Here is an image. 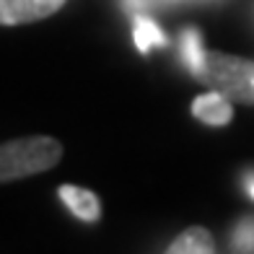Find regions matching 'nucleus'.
<instances>
[{
  "label": "nucleus",
  "instance_id": "1",
  "mask_svg": "<svg viewBox=\"0 0 254 254\" xmlns=\"http://www.w3.org/2000/svg\"><path fill=\"white\" fill-rule=\"evenodd\" d=\"M63 145L47 135L18 137L0 145V182H16L31 174H42L57 166Z\"/></svg>",
  "mask_w": 254,
  "mask_h": 254
},
{
  "label": "nucleus",
  "instance_id": "2",
  "mask_svg": "<svg viewBox=\"0 0 254 254\" xmlns=\"http://www.w3.org/2000/svg\"><path fill=\"white\" fill-rule=\"evenodd\" d=\"M202 83H210L223 96L254 104V63L221 52H207Z\"/></svg>",
  "mask_w": 254,
  "mask_h": 254
},
{
  "label": "nucleus",
  "instance_id": "3",
  "mask_svg": "<svg viewBox=\"0 0 254 254\" xmlns=\"http://www.w3.org/2000/svg\"><path fill=\"white\" fill-rule=\"evenodd\" d=\"M65 0H0V24L16 26V24H31L52 16L63 8Z\"/></svg>",
  "mask_w": 254,
  "mask_h": 254
},
{
  "label": "nucleus",
  "instance_id": "4",
  "mask_svg": "<svg viewBox=\"0 0 254 254\" xmlns=\"http://www.w3.org/2000/svg\"><path fill=\"white\" fill-rule=\"evenodd\" d=\"M192 114L205 125L223 127L234 120V107L228 104V96H223L221 91H213V94H202L192 101Z\"/></svg>",
  "mask_w": 254,
  "mask_h": 254
},
{
  "label": "nucleus",
  "instance_id": "5",
  "mask_svg": "<svg viewBox=\"0 0 254 254\" xmlns=\"http://www.w3.org/2000/svg\"><path fill=\"white\" fill-rule=\"evenodd\" d=\"M57 194H60V200L65 202L67 210L75 218H80V221L94 223L101 218V205H99V197L94 192H88L83 187H75V184H63Z\"/></svg>",
  "mask_w": 254,
  "mask_h": 254
},
{
  "label": "nucleus",
  "instance_id": "6",
  "mask_svg": "<svg viewBox=\"0 0 254 254\" xmlns=\"http://www.w3.org/2000/svg\"><path fill=\"white\" fill-rule=\"evenodd\" d=\"M179 57L184 67L194 75V78H202L205 70V60H207V52L202 50V37L197 29H184L182 37H179Z\"/></svg>",
  "mask_w": 254,
  "mask_h": 254
},
{
  "label": "nucleus",
  "instance_id": "7",
  "mask_svg": "<svg viewBox=\"0 0 254 254\" xmlns=\"http://www.w3.org/2000/svg\"><path fill=\"white\" fill-rule=\"evenodd\" d=\"M171 254H210L215 252V241L210 236V231H205L202 226H192L169 244Z\"/></svg>",
  "mask_w": 254,
  "mask_h": 254
},
{
  "label": "nucleus",
  "instance_id": "8",
  "mask_svg": "<svg viewBox=\"0 0 254 254\" xmlns=\"http://www.w3.org/2000/svg\"><path fill=\"white\" fill-rule=\"evenodd\" d=\"M132 39H135V47L140 50L143 55L151 52L153 47H166L169 44L166 34L161 31L156 21L151 16H145V13L132 16Z\"/></svg>",
  "mask_w": 254,
  "mask_h": 254
},
{
  "label": "nucleus",
  "instance_id": "9",
  "mask_svg": "<svg viewBox=\"0 0 254 254\" xmlns=\"http://www.w3.org/2000/svg\"><path fill=\"white\" fill-rule=\"evenodd\" d=\"M231 249L234 252H254V218H241L231 231Z\"/></svg>",
  "mask_w": 254,
  "mask_h": 254
},
{
  "label": "nucleus",
  "instance_id": "10",
  "mask_svg": "<svg viewBox=\"0 0 254 254\" xmlns=\"http://www.w3.org/2000/svg\"><path fill=\"white\" fill-rule=\"evenodd\" d=\"M125 3V8L130 10L132 16H137V13H145V10H151L153 5H156V0H122Z\"/></svg>",
  "mask_w": 254,
  "mask_h": 254
},
{
  "label": "nucleus",
  "instance_id": "11",
  "mask_svg": "<svg viewBox=\"0 0 254 254\" xmlns=\"http://www.w3.org/2000/svg\"><path fill=\"white\" fill-rule=\"evenodd\" d=\"M244 190H247V194L254 200V171H249V174L244 177Z\"/></svg>",
  "mask_w": 254,
  "mask_h": 254
}]
</instances>
